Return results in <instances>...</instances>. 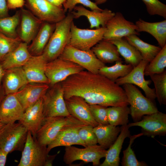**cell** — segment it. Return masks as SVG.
I'll use <instances>...</instances> for the list:
<instances>
[{"label":"cell","instance_id":"40","mask_svg":"<svg viewBox=\"0 0 166 166\" xmlns=\"http://www.w3.org/2000/svg\"><path fill=\"white\" fill-rule=\"evenodd\" d=\"M151 15H157L166 18V5L159 0H142Z\"/></svg>","mask_w":166,"mask_h":166},{"label":"cell","instance_id":"6","mask_svg":"<svg viewBox=\"0 0 166 166\" xmlns=\"http://www.w3.org/2000/svg\"><path fill=\"white\" fill-rule=\"evenodd\" d=\"M63 160L67 165L74 161L80 160L86 163H92L93 166L100 165V160L105 157L106 149L99 145L87 146L79 148L72 146L65 147Z\"/></svg>","mask_w":166,"mask_h":166},{"label":"cell","instance_id":"17","mask_svg":"<svg viewBox=\"0 0 166 166\" xmlns=\"http://www.w3.org/2000/svg\"><path fill=\"white\" fill-rule=\"evenodd\" d=\"M65 100L67 109L70 115L93 127L99 124L92 116L89 105L83 98L74 96Z\"/></svg>","mask_w":166,"mask_h":166},{"label":"cell","instance_id":"50","mask_svg":"<svg viewBox=\"0 0 166 166\" xmlns=\"http://www.w3.org/2000/svg\"><path fill=\"white\" fill-rule=\"evenodd\" d=\"M107 0H94V2L97 5H99L105 2Z\"/></svg>","mask_w":166,"mask_h":166},{"label":"cell","instance_id":"30","mask_svg":"<svg viewBox=\"0 0 166 166\" xmlns=\"http://www.w3.org/2000/svg\"><path fill=\"white\" fill-rule=\"evenodd\" d=\"M109 41L116 45L126 64L131 65L134 68L143 60L139 51L124 38Z\"/></svg>","mask_w":166,"mask_h":166},{"label":"cell","instance_id":"4","mask_svg":"<svg viewBox=\"0 0 166 166\" xmlns=\"http://www.w3.org/2000/svg\"><path fill=\"white\" fill-rule=\"evenodd\" d=\"M122 85L130 105V114L134 122L140 121L144 115L159 111L155 102L144 96L134 85L126 84Z\"/></svg>","mask_w":166,"mask_h":166},{"label":"cell","instance_id":"41","mask_svg":"<svg viewBox=\"0 0 166 166\" xmlns=\"http://www.w3.org/2000/svg\"><path fill=\"white\" fill-rule=\"evenodd\" d=\"M93 128L92 125L88 124L81 127L78 130L80 138L86 146L95 145L97 143Z\"/></svg>","mask_w":166,"mask_h":166},{"label":"cell","instance_id":"44","mask_svg":"<svg viewBox=\"0 0 166 166\" xmlns=\"http://www.w3.org/2000/svg\"><path fill=\"white\" fill-rule=\"evenodd\" d=\"M8 7L10 9L22 8L25 4V0H7Z\"/></svg>","mask_w":166,"mask_h":166},{"label":"cell","instance_id":"52","mask_svg":"<svg viewBox=\"0 0 166 166\" xmlns=\"http://www.w3.org/2000/svg\"><path fill=\"white\" fill-rule=\"evenodd\" d=\"M6 124L2 123L0 121V133Z\"/></svg>","mask_w":166,"mask_h":166},{"label":"cell","instance_id":"34","mask_svg":"<svg viewBox=\"0 0 166 166\" xmlns=\"http://www.w3.org/2000/svg\"><path fill=\"white\" fill-rule=\"evenodd\" d=\"M107 112L109 124L115 126L128 124L130 113L128 106H110L107 107Z\"/></svg>","mask_w":166,"mask_h":166},{"label":"cell","instance_id":"37","mask_svg":"<svg viewBox=\"0 0 166 166\" xmlns=\"http://www.w3.org/2000/svg\"><path fill=\"white\" fill-rule=\"evenodd\" d=\"M155 87L156 98L160 105H166V71L150 75Z\"/></svg>","mask_w":166,"mask_h":166},{"label":"cell","instance_id":"33","mask_svg":"<svg viewBox=\"0 0 166 166\" xmlns=\"http://www.w3.org/2000/svg\"><path fill=\"white\" fill-rule=\"evenodd\" d=\"M133 68L131 65L123 64L122 61H118L112 66H103L100 69L98 73L115 82L118 78L127 75Z\"/></svg>","mask_w":166,"mask_h":166},{"label":"cell","instance_id":"12","mask_svg":"<svg viewBox=\"0 0 166 166\" xmlns=\"http://www.w3.org/2000/svg\"><path fill=\"white\" fill-rule=\"evenodd\" d=\"M25 4L30 11L43 22L55 24L66 15L62 7L56 6L46 0H25Z\"/></svg>","mask_w":166,"mask_h":166},{"label":"cell","instance_id":"11","mask_svg":"<svg viewBox=\"0 0 166 166\" xmlns=\"http://www.w3.org/2000/svg\"><path fill=\"white\" fill-rule=\"evenodd\" d=\"M49 153L47 146L39 144L28 131L18 166H44Z\"/></svg>","mask_w":166,"mask_h":166},{"label":"cell","instance_id":"43","mask_svg":"<svg viewBox=\"0 0 166 166\" xmlns=\"http://www.w3.org/2000/svg\"><path fill=\"white\" fill-rule=\"evenodd\" d=\"M91 114L95 121L99 124H109L106 107L97 104L89 105Z\"/></svg>","mask_w":166,"mask_h":166},{"label":"cell","instance_id":"51","mask_svg":"<svg viewBox=\"0 0 166 166\" xmlns=\"http://www.w3.org/2000/svg\"><path fill=\"white\" fill-rule=\"evenodd\" d=\"M5 94L4 91H1L0 89V105L5 96L4 94Z\"/></svg>","mask_w":166,"mask_h":166},{"label":"cell","instance_id":"10","mask_svg":"<svg viewBox=\"0 0 166 166\" xmlns=\"http://www.w3.org/2000/svg\"><path fill=\"white\" fill-rule=\"evenodd\" d=\"M43 97V113L45 117L70 115L66 105L63 90L61 84L52 86Z\"/></svg>","mask_w":166,"mask_h":166},{"label":"cell","instance_id":"22","mask_svg":"<svg viewBox=\"0 0 166 166\" xmlns=\"http://www.w3.org/2000/svg\"><path fill=\"white\" fill-rule=\"evenodd\" d=\"M48 84L28 83L15 93L24 111L29 107L43 98L48 89Z\"/></svg>","mask_w":166,"mask_h":166},{"label":"cell","instance_id":"8","mask_svg":"<svg viewBox=\"0 0 166 166\" xmlns=\"http://www.w3.org/2000/svg\"><path fill=\"white\" fill-rule=\"evenodd\" d=\"M105 27L95 29H82L73 21L71 26V37L69 45L77 49L88 51L103 38Z\"/></svg>","mask_w":166,"mask_h":166},{"label":"cell","instance_id":"20","mask_svg":"<svg viewBox=\"0 0 166 166\" xmlns=\"http://www.w3.org/2000/svg\"><path fill=\"white\" fill-rule=\"evenodd\" d=\"M47 62L42 54L32 56L22 67L29 83L49 84L45 74Z\"/></svg>","mask_w":166,"mask_h":166},{"label":"cell","instance_id":"39","mask_svg":"<svg viewBox=\"0 0 166 166\" xmlns=\"http://www.w3.org/2000/svg\"><path fill=\"white\" fill-rule=\"evenodd\" d=\"M21 42L18 37L12 38L0 32V62L7 54L16 48Z\"/></svg>","mask_w":166,"mask_h":166},{"label":"cell","instance_id":"42","mask_svg":"<svg viewBox=\"0 0 166 166\" xmlns=\"http://www.w3.org/2000/svg\"><path fill=\"white\" fill-rule=\"evenodd\" d=\"M90 8L91 10L96 11H101L103 10L101 9L94 2L90 0H66L63 4V9L66 13L67 11L71 12L74 9L77 4Z\"/></svg>","mask_w":166,"mask_h":166},{"label":"cell","instance_id":"2","mask_svg":"<svg viewBox=\"0 0 166 166\" xmlns=\"http://www.w3.org/2000/svg\"><path fill=\"white\" fill-rule=\"evenodd\" d=\"M73 19L72 14L69 12L64 19L55 23V29L42 54L47 62L59 57L69 44Z\"/></svg>","mask_w":166,"mask_h":166},{"label":"cell","instance_id":"27","mask_svg":"<svg viewBox=\"0 0 166 166\" xmlns=\"http://www.w3.org/2000/svg\"><path fill=\"white\" fill-rule=\"evenodd\" d=\"M136 31L146 32L153 36L161 48L166 45V20L150 22L139 19L136 22Z\"/></svg>","mask_w":166,"mask_h":166},{"label":"cell","instance_id":"49","mask_svg":"<svg viewBox=\"0 0 166 166\" xmlns=\"http://www.w3.org/2000/svg\"><path fill=\"white\" fill-rule=\"evenodd\" d=\"M6 73V70L3 68L0 62V85Z\"/></svg>","mask_w":166,"mask_h":166},{"label":"cell","instance_id":"5","mask_svg":"<svg viewBox=\"0 0 166 166\" xmlns=\"http://www.w3.org/2000/svg\"><path fill=\"white\" fill-rule=\"evenodd\" d=\"M28 131L19 122L6 124L0 133V148L8 154L16 151H22Z\"/></svg>","mask_w":166,"mask_h":166},{"label":"cell","instance_id":"48","mask_svg":"<svg viewBox=\"0 0 166 166\" xmlns=\"http://www.w3.org/2000/svg\"><path fill=\"white\" fill-rule=\"evenodd\" d=\"M52 4L59 7L62 6L66 0H46Z\"/></svg>","mask_w":166,"mask_h":166},{"label":"cell","instance_id":"36","mask_svg":"<svg viewBox=\"0 0 166 166\" xmlns=\"http://www.w3.org/2000/svg\"><path fill=\"white\" fill-rule=\"evenodd\" d=\"M166 67V45L159 53L146 65L144 70V75H151L163 73Z\"/></svg>","mask_w":166,"mask_h":166},{"label":"cell","instance_id":"46","mask_svg":"<svg viewBox=\"0 0 166 166\" xmlns=\"http://www.w3.org/2000/svg\"><path fill=\"white\" fill-rule=\"evenodd\" d=\"M8 154L0 148V166H4L5 165Z\"/></svg>","mask_w":166,"mask_h":166},{"label":"cell","instance_id":"29","mask_svg":"<svg viewBox=\"0 0 166 166\" xmlns=\"http://www.w3.org/2000/svg\"><path fill=\"white\" fill-rule=\"evenodd\" d=\"M80 128H69L60 132L54 139L47 146L48 153L52 149L59 146L79 145L84 147H86L78 134V130Z\"/></svg>","mask_w":166,"mask_h":166},{"label":"cell","instance_id":"15","mask_svg":"<svg viewBox=\"0 0 166 166\" xmlns=\"http://www.w3.org/2000/svg\"><path fill=\"white\" fill-rule=\"evenodd\" d=\"M148 63L146 61L142 60L127 75L118 78L115 82L120 86L126 84L137 85L143 90L147 98L154 102L156 98L155 89L149 86L152 81L145 80L144 78V69Z\"/></svg>","mask_w":166,"mask_h":166},{"label":"cell","instance_id":"28","mask_svg":"<svg viewBox=\"0 0 166 166\" xmlns=\"http://www.w3.org/2000/svg\"><path fill=\"white\" fill-rule=\"evenodd\" d=\"M91 49L97 58L104 64L122 61L117 46L109 41L103 39Z\"/></svg>","mask_w":166,"mask_h":166},{"label":"cell","instance_id":"21","mask_svg":"<svg viewBox=\"0 0 166 166\" xmlns=\"http://www.w3.org/2000/svg\"><path fill=\"white\" fill-rule=\"evenodd\" d=\"M74 11L70 13L74 19H77L81 16L85 17L90 23V28L98 29L101 27H105L108 22L115 14L111 10L105 9L101 11L89 10L82 5L76 6Z\"/></svg>","mask_w":166,"mask_h":166},{"label":"cell","instance_id":"31","mask_svg":"<svg viewBox=\"0 0 166 166\" xmlns=\"http://www.w3.org/2000/svg\"><path fill=\"white\" fill-rule=\"evenodd\" d=\"M97 143L104 148H109L115 142L120 132V128L110 124H99L93 128Z\"/></svg>","mask_w":166,"mask_h":166},{"label":"cell","instance_id":"13","mask_svg":"<svg viewBox=\"0 0 166 166\" xmlns=\"http://www.w3.org/2000/svg\"><path fill=\"white\" fill-rule=\"evenodd\" d=\"M103 39L108 41L118 39L132 34L138 35L135 24L127 20L120 12H117L107 22Z\"/></svg>","mask_w":166,"mask_h":166},{"label":"cell","instance_id":"3","mask_svg":"<svg viewBox=\"0 0 166 166\" xmlns=\"http://www.w3.org/2000/svg\"><path fill=\"white\" fill-rule=\"evenodd\" d=\"M87 125L71 115L45 117L35 139L40 145L47 146L61 131Z\"/></svg>","mask_w":166,"mask_h":166},{"label":"cell","instance_id":"7","mask_svg":"<svg viewBox=\"0 0 166 166\" xmlns=\"http://www.w3.org/2000/svg\"><path fill=\"white\" fill-rule=\"evenodd\" d=\"M59 57L71 61L93 73H98L100 69L105 65L91 50H82L68 45Z\"/></svg>","mask_w":166,"mask_h":166},{"label":"cell","instance_id":"38","mask_svg":"<svg viewBox=\"0 0 166 166\" xmlns=\"http://www.w3.org/2000/svg\"><path fill=\"white\" fill-rule=\"evenodd\" d=\"M143 135L142 133L130 136L129 137V144L127 148L123 151L121 165L122 166H147L148 165L144 161H139L136 158L135 153L131 148L132 144L135 140Z\"/></svg>","mask_w":166,"mask_h":166},{"label":"cell","instance_id":"19","mask_svg":"<svg viewBox=\"0 0 166 166\" xmlns=\"http://www.w3.org/2000/svg\"><path fill=\"white\" fill-rule=\"evenodd\" d=\"M6 95L0 105V121L7 124L20 120L24 110L15 93Z\"/></svg>","mask_w":166,"mask_h":166},{"label":"cell","instance_id":"23","mask_svg":"<svg viewBox=\"0 0 166 166\" xmlns=\"http://www.w3.org/2000/svg\"><path fill=\"white\" fill-rule=\"evenodd\" d=\"M3 80V89L6 95L15 93L29 83L22 67L6 70Z\"/></svg>","mask_w":166,"mask_h":166},{"label":"cell","instance_id":"25","mask_svg":"<svg viewBox=\"0 0 166 166\" xmlns=\"http://www.w3.org/2000/svg\"><path fill=\"white\" fill-rule=\"evenodd\" d=\"M55 27V24L43 22L37 34L28 46L32 56L42 54L48 43Z\"/></svg>","mask_w":166,"mask_h":166},{"label":"cell","instance_id":"1","mask_svg":"<svg viewBox=\"0 0 166 166\" xmlns=\"http://www.w3.org/2000/svg\"><path fill=\"white\" fill-rule=\"evenodd\" d=\"M61 84L65 99L76 96L89 105L106 107L129 105L123 88L98 73L84 70L69 76Z\"/></svg>","mask_w":166,"mask_h":166},{"label":"cell","instance_id":"47","mask_svg":"<svg viewBox=\"0 0 166 166\" xmlns=\"http://www.w3.org/2000/svg\"><path fill=\"white\" fill-rule=\"evenodd\" d=\"M57 154L54 155H48L44 166H51L53 164V162Z\"/></svg>","mask_w":166,"mask_h":166},{"label":"cell","instance_id":"35","mask_svg":"<svg viewBox=\"0 0 166 166\" xmlns=\"http://www.w3.org/2000/svg\"><path fill=\"white\" fill-rule=\"evenodd\" d=\"M20 21V10L12 16L0 18V32L10 38H17V29Z\"/></svg>","mask_w":166,"mask_h":166},{"label":"cell","instance_id":"18","mask_svg":"<svg viewBox=\"0 0 166 166\" xmlns=\"http://www.w3.org/2000/svg\"><path fill=\"white\" fill-rule=\"evenodd\" d=\"M43 98L27 108L22 118L18 121L30 132L34 139L45 118L43 113Z\"/></svg>","mask_w":166,"mask_h":166},{"label":"cell","instance_id":"16","mask_svg":"<svg viewBox=\"0 0 166 166\" xmlns=\"http://www.w3.org/2000/svg\"><path fill=\"white\" fill-rule=\"evenodd\" d=\"M20 26L18 36L22 42L28 44L32 42L42 23L29 10L21 8Z\"/></svg>","mask_w":166,"mask_h":166},{"label":"cell","instance_id":"24","mask_svg":"<svg viewBox=\"0 0 166 166\" xmlns=\"http://www.w3.org/2000/svg\"><path fill=\"white\" fill-rule=\"evenodd\" d=\"M28 45L22 42L16 48L4 57L0 63L5 70L22 67L26 63L32 56L29 51Z\"/></svg>","mask_w":166,"mask_h":166},{"label":"cell","instance_id":"32","mask_svg":"<svg viewBox=\"0 0 166 166\" xmlns=\"http://www.w3.org/2000/svg\"><path fill=\"white\" fill-rule=\"evenodd\" d=\"M137 35L132 34L124 38L139 51L143 60L149 62L159 53L161 48L145 42Z\"/></svg>","mask_w":166,"mask_h":166},{"label":"cell","instance_id":"45","mask_svg":"<svg viewBox=\"0 0 166 166\" xmlns=\"http://www.w3.org/2000/svg\"><path fill=\"white\" fill-rule=\"evenodd\" d=\"M8 9L7 0H0V18L8 16Z\"/></svg>","mask_w":166,"mask_h":166},{"label":"cell","instance_id":"14","mask_svg":"<svg viewBox=\"0 0 166 166\" xmlns=\"http://www.w3.org/2000/svg\"><path fill=\"white\" fill-rule=\"evenodd\" d=\"M130 128L137 126L141 128L143 135L152 138L166 134V114L159 111L143 116L139 121L128 124Z\"/></svg>","mask_w":166,"mask_h":166},{"label":"cell","instance_id":"26","mask_svg":"<svg viewBox=\"0 0 166 166\" xmlns=\"http://www.w3.org/2000/svg\"><path fill=\"white\" fill-rule=\"evenodd\" d=\"M120 134L113 144L107 150L105 159L100 166H118L120 163L119 155L124 141L131 136L129 127L128 124L122 125Z\"/></svg>","mask_w":166,"mask_h":166},{"label":"cell","instance_id":"9","mask_svg":"<svg viewBox=\"0 0 166 166\" xmlns=\"http://www.w3.org/2000/svg\"><path fill=\"white\" fill-rule=\"evenodd\" d=\"M79 65L58 57L48 62L45 74L52 86L61 83L69 76L84 70Z\"/></svg>","mask_w":166,"mask_h":166}]
</instances>
